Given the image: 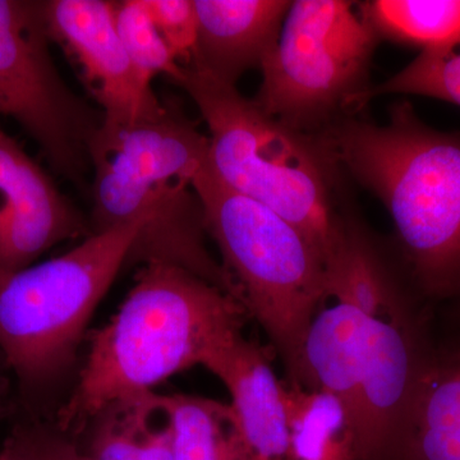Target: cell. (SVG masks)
<instances>
[{"instance_id":"cell-1","label":"cell","mask_w":460,"mask_h":460,"mask_svg":"<svg viewBox=\"0 0 460 460\" xmlns=\"http://www.w3.org/2000/svg\"><path fill=\"white\" fill-rule=\"evenodd\" d=\"M319 137L344 177L386 208L417 293L460 301V132L432 128L402 100L385 122L354 115Z\"/></svg>"},{"instance_id":"cell-2","label":"cell","mask_w":460,"mask_h":460,"mask_svg":"<svg viewBox=\"0 0 460 460\" xmlns=\"http://www.w3.org/2000/svg\"><path fill=\"white\" fill-rule=\"evenodd\" d=\"M208 137L175 102L153 119L102 127L90 145V233L147 219L127 262L189 270L241 304L234 280L206 246L193 181L208 164Z\"/></svg>"},{"instance_id":"cell-3","label":"cell","mask_w":460,"mask_h":460,"mask_svg":"<svg viewBox=\"0 0 460 460\" xmlns=\"http://www.w3.org/2000/svg\"><path fill=\"white\" fill-rule=\"evenodd\" d=\"M246 308L189 270L142 265L108 325L93 335L80 381L58 411V431L78 434L102 411L151 394L166 378L242 334Z\"/></svg>"},{"instance_id":"cell-4","label":"cell","mask_w":460,"mask_h":460,"mask_svg":"<svg viewBox=\"0 0 460 460\" xmlns=\"http://www.w3.org/2000/svg\"><path fill=\"white\" fill-rule=\"evenodd\" d=\"M177 84L208 128V165L237 190L295 224L328 261L341 230L343 172L319 136L263 113L237 86L181 66Z\"/></svg>"},{"instance_id":"cell-5","label":"cell","mask_w":460,"mask_h":460,"mask_svg":"<svg viewBox=\"0 0 460 460\" xmlns=\"http://www.w3.org/2000/svg\"><path fill=\"white\" fill-rule=\"evenodd\" d=\"M363 314L358 460H401L414 402L436 348L425 301L401 261L367 228L350 230L330 266Z\"/></svg>"},{"instance_id":"cell-6","label":"cell","mask_w":460,"mask_h":460,"mask_svg":"<svg viewBox=\"0 0 460 460\" xmlns=\"http://www.w3.org/2000/svg\"><path fill=\"white\" fill-rule=\"evenodd\" d=\"M147 219L84 238L65 255L0 271V358L36 410L74 365L87 323Z\"/></svg>"},{"instance_id":"cell-7","label":"cell","mask_w":460,"mask_h":460,"mask_svg":"<svg viewBox=\"0 0 460 460\" xmlns=\"http://www.w3.org/2000/svg\"><path fill=\"white\" fill-rule=\"evenodd\" d=\"M193 190L223 268L234 280L248 316L261 325L279 354L287 383H292L305 329L325 298V259L298 226L230 189L208 163Z\"/></svg>"},{"instance_id":"cell-8","label":"cell","mask_w":460,"mask_h":460,"mask_svg":"<svg viewBox=\"0 0 460 460\" xmlns=\"http://www.w3.org/2000/svg\"><path fill=\"white\" fill-rule=\"evenodd\" d=\"M380 39L359 2L296 0L277 47L262 63L253 102L263 113L305 135L320 136L361 113Z\"/></svg>"},{"instance_id":"cell-9","label":"cell","mask_w":460,"mask_h":460,"mask_svg":"<svg viewBox=\"0 0 460 460\" xmlns=\"http://www.w3.org/2000/svg\"><path fill=\"white\" fill-rule=\"evenodd\" d=\"M50 42L44 0H0V115L22 127L57 174L86 190L104 115L63 80Z\"/></svg>"},{"instance_id":"cell-10","label":"cell","mask_w":460,"mask_h":460,"mask_svg":"<svg viewBox=\"0 0 460 460\" xmlns=\"http://www.w3.org/2000/svg\"><path fill=\"white\" fill-rule=\"evenodd\" d=\"M51 41L80 69L104 122L133 124L165 111L151 84L135 68L115 23L114 2L44 0Z\"/></svg>"},{"instance_id":"cell-11","label":"cell","mask_w":460,"mask_h":460,"mask_svg":"<svg viewBox=\"0 0 460 460\" xmlns=\"http://www.w3.org/2000/svg\"><path fill=\"white\" fill-rule=\"evenodd\" d=\"M0 195V271L22 270L51 247L91 235L83 214L2 128Z\"/></svg>"},{"instance_id":"cell-12","label":"cell","mask_w":460,"mask_h":460,"mask_svg":"<svg viewBox=\"0 0 460 460\" xmlns=\"http://www.w3.org/2000/svg\"><path fill=\"white\" fill-rule=\"evenodd\" d=\"M204 367L228 389L250 459L289 460L286 381L275 374L268 349L239 334L220 345Z\"/></svg>"},{"instance_id":"cell-13","label":"cell","mask_w":460,"mask_h":460,"mask_svg":"<svg viewBox=\"0 0 460 460\" xmlns=\"http://www.w3.org/2000/svg\"><path fill=\"white\" fill-rule=\"evenodd\" d=\"M198 41L187 66L237 86L277 47L289 0H193Z\"/></svg>"},{"instance_id":"cell-14","label":"cell","mask_w":460,"mask_h":460,"mask_svg":"<svg viewBox=\"0 0 460 460\" xmlns=\"http://www.w3.org/2000/svg\"><path fill=\"white\" fill-rule=\"evenodd\" d=\"M363 357V314L343 288L326 284L325 298L308 323L293 385L337 396L358 423Z\"/></svg>"},{"instance_id":"cell-15","label":"cell","mask_w":460,"mask_h":460,"mask_svg":"<svg viewBox=\"0 0 460 460\" xmlns=\"http://www.w3.org/2000/svg\"><path fill=\"white\" fill-rule=\"evenodd\" d=\"M401 460H460V343L436 348L411 411Z\"/></svg>"},{"instance_id":"cell-16","label":"cell","mask_w":460,"mask_h":460,"mask_svg":"<svg viewBox=\"0 0 460 460\" xmlns=\"http://www.w3.org/2000/svg\"><path fill=\"white\" fill-rule=\"evenodd\" d=\"M289 460H358V423L337 396L286 381Z\"/></svg>"},{"instance_id":"cell-17","label":"cell","mask_w":460,"mask_h":460,"mask_svg":"<svg viewBox=\"0 0 460 460\" xmlns=\"http://www.w3.org/2000/svg\"><path fill=\"white\" fill-rule=\"evenodd\" d=\"M156 401L174 432L177 460H251L230 404L183 394Z\"/></svg>"},{"instance_id":"cell-18","label":"cell","mask_w":460,"mask_h":460,"mask_svg":"<svg viewBox=\"0 0 460 460\" xmlns=\"http://www.w3.org/2000/svg\"><path fill=\"white\" fill-rule=\"evenodd\" d=\"M359 7L381 41L420 53L460 44V0H370Z\"/></svg>"},{"instance_id":"cell-19","label":"cell","mask_w":460,"mask_h":460,"mask_svg":"<svg viewBox=\"0 0 460 460\" xmlns=\"http://www.w3.org/2000/svg\"><path fill=\"white\" fill-rule=\"evenodd\" d=\"M384 95H417L460 107V44L449 49L422 51L398 74L365 91L359 107Z\"/></svg>"},{"instance_id":"cell-20","label":"cell","mask_w":460,"mask_h":460,"mask_svg":"<svg viewBox=\"0 0 460 460\" xmlns=\"http://www.w3.org/2000/svg\"><path fill=\"white\" fill-rule=\"evenodd\" d=\"M115 23L124 49L146 83H153L157 75H166L177 83L181 66L172 57L145 0L114 2Z\"/></svg>"},{"instance_id":"cell-21","label":"cell","mask_w":460,"mask_h":460,"mask_svg":"<svg viewBox=\"0 0 460 460\" xmlns=\"http://www.w3.org/2000/svg\"><path fill=\"white\" fill-rule=\"evenodd\" d=\"M151 394L136 401L119 402L102 411L86 447L89 460H140L142 431L150 416Z\"/></svg>"},{"instance_id":"cell-22","label":"cell","mask_w":460,"mask_h":460,"mask_svg":"<svg viewBox=\"0 0 460 460\" xmlns=\"http://www.w3.org/2000/svg\"><path fill=\"white\" fill-rule=\"evenodd\" d=\"M166 47L181 66H187L198 41V14L193 0H145Z\"/></svg>"},{"instance_id":"cell-23","label":"cell","mask_w":460,"mask_h":460,"mask_svg":"<svg viewBox=\"0 0 460 460\" xmlns=\"http://www.w3.org/2000/svg\"><path fill=\"white\" fill-rule=\"evenodd\" d=\"M151 402L153 407L141 436L140 460H177L172 425L162 410H160L163 413L162 425H155L153 422V416L155 413L154 394L151 395Z\"/></svg>"},{"instance_id":"cell-24","label":"cell","mask_w":460,"mask_h":460,"mask_svg":"<svg viewBox=\"0 0 460 460\" xmlns=\"http://www.w3.org/2000/svg\"><path fill=\"white\" fill-rule=\"evenodd\" d=\"M36 460H89L71 436L36 423Z\"/></svg>"},{"instance_id":"cell-25","label":"cell","mask_w":460,"mask_h":460,"mask_svg":"<svg viewBox=\"0 0 460 460\" xmlns=\"http://www.w3.org/2000/svg\"><path fill=\"white\" fill-rule=\"evenodd\" d=\"M35 423H23L12 429L0 445V460H36Z\"/></svg>"},{"instance_id":"cell-26","label":"cell","mask_w":460,"mask_h":460,"mask_svg":"<svg viewBox=\"0 0 460 460\" xmlns=\"http://www.w3.org/2000/svg\"><path fill=\"white\" fill-rule=\"evenodd\" d=\"M5 387V380L4 377H3V375L0 374V395H2V393L4 392Z\"/></svg>"},{"instance_id":"cell-27","label":"cell","mask_w":460,"mask_h":460,"mask_svg":"<svg viewBox=\"0 0 460 460\" xmlns=\"http://www.w3.org/2000/svg\"><path fill=\"white\" fill-rule=\"evenodd\" d=\"M459 313H460V308H459Z\"/></svg>"},{"instance_id":"cell-28","label":"cell","mask_w":460,"mask_h":460,"mask_svg":"<svg viewBox=\"0 0 460 460\" xmlns=\"http://www.w3.org/2000/svg\"><path fill=\"white\" fill-rule=\"evenodd\" d=\"M0 445H2V443H0Z\"/></svg>"}]
</instances>
